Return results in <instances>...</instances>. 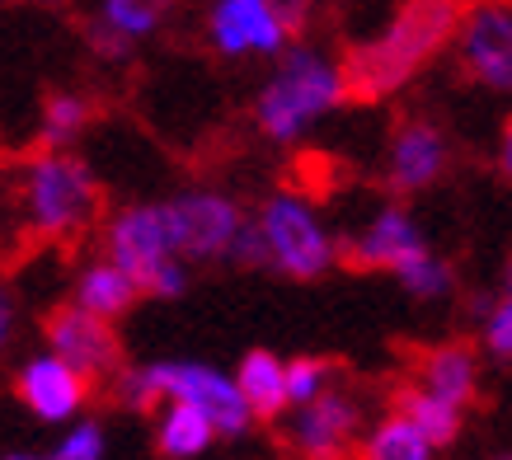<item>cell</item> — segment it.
I'll list each match as a JSON object with an SVG mask.
<instances>
[{
    "mask_svg": "<svg viewBox=\"0 0 512 460\" xmlns=\"http://www.w3.org/2000/svg\"><path fill=\"white\" fill-rule=\"evenodd\" d=\"M395 277H400L404 292L419 296V301H442V296H451V287H456L451 263L437 259L433 249H423V254H414L409 263H400V268H395Z\"/></svg>",
    "mask_w": 512,
    "mask_h": 460,
    "instance_id": "cell-21",
    "label": "cell"
},
{
    "mask_svg": "<svg viewBox=\"0 0 512 460\" xmlns=\"http://www.w3.org/2000/svg\"><path fill=\"white\" fill-rule=\"evenodd\" d=\"M357 423H362V409L353 399L339 395V390H325L320 399L296 409L287 442L296 451H306V456H339L343 446L357 437Z\"/></svg>",
    "mask_w": 512,
    "mask_h": 460,
    "instance_id": "cell-12",
    "label": "cell"
},
{
    "mask_svg": "<svg viewBox=\"0 0 512 460\" xmlns=\"http://www.w3.org/2000/svg\"><path fill=\"white\" fill-rule=\"evenodd\" d=\"M226 259H235V263H273V249H268V235H264V226L259 221H240V230H235V240H231V249H226Z\"/></svg>",
    "mask_w": 512,
    "mask_h": 460,
    "instance_id": "cell-27",
    "label": "cell"
},
{
    "mask_svg": "<svg viewBox=\"0 0 512 460\" xmlns=\"http://www.w3.org/2000/svg\"><path fill=\"white\" fill-rule=\"evenodd\" d=\"M217 432L221 428L212 423V414H207L202 404H193V399H170V409H165L160 432H156L160 456H202Z\"/></svg>",
    "mask_w": 512,
    "mask_h": 460,
    "instance_id": "cell-16",
    "label": "cell"
},
{
    "mask_svg": "<svg viewBox=\"0 0 512 460\" xmlns=\"http://www.w3.org/2000/svg\"><path fill=\"white\" fill-rule=\"evenodd\" d=\"M165 5H170V0H104V19H113V24L123 33H132V38H146V33L160 24Z\"/></svg>",
    "mask_w": 512,
    "mask_h": 460,
    "instance_id": "cell-24",
    "label": "cell"
},
{
    "mask_svg": "<svg viewBox=\"0 0 512 460\" xmlns=\"http://www.w3.org/2000/svg\"><path fill=\"white\" fill-rule=\"evenodd\" d=\"M423 249H428V240L414 226V216L404 212V207H381L376 221L367 226V235H357L353 245H348V259L357 268H390L395 273L400 263H409Z\"/></svg>",
    "mask_w": 512,
    "mask_h": 460,
    "instance_id": "cell-14",
    "label": "cell"
},
{
    "mask_svg": "<svg viewBox=\"0 0 512 460\" xmlns=\"http://www.w3.org/2000/svg\"><path fill=\"white\" fill-rule=\"evenodd\" d=\"M47 5H52V0H47Z\"/></svg>",
    "mask_w": 512,
    "mask_h": 460,
    "instance_id": "cell-33",
    "label": "cell"
},
{
    "mask_svg": "<svg viewBox=\"0 0 512 460\" xmlns=\"http://www.w3.org/2000/svg\"><path fill=\"white\" fill-rule=\"evenodd\" d=\"M151 376H156L160 399H193V404H202L226 437H240L249 428V418H254L240 381H231V376H221L212 367H198V362H160V367H151Z\"/></svg>",
    "mask_w": 512,
    "mask_h": 460,
    "instance_id": "cell-7",
    "label": "cell"
},
{
    "mask_svg": "<svg viewBox=\"0 0 512 460\" xmlns=\"http://www.w3.org/2000/svg\"><path fill=\"white\" fill-rule=\"evenodd\" d=\"M268 5L278 10V19L287 24V33H301V29H306V19H311L315 0H268Z\"/></svg>",
    "mask_w": 512,
    "mask_h": 460,
    "instance_id": "cell-30",
    "label": "cell"
},
{
    "mask_svg": "<svg viewBox=\"0 0 512 460\" xmlns=\"http://www.w3.org/2000/svg\"><path fill=\"white\" fill-rule=\"evenodd\" d=\"M329 381H334V367L320 362V357H296V362H287V395H292V404L320 399L329 390Z\"/></svg>",
    "mask_w": 512,
    "mask_h": 460,
    "instance_id": "cell-25",
    "label": "cell"
},
{
    "mask_svg": "<svg viewBox=\"0 0 512 460\" xmlns=\"http://www.w3.org/2000/svg\"><path fill=\"white\" fill-rule=\"evenodd\" d=\"M484 348H489V357H498V362H512V277L508 287L489 301V310H484Z\"/></svg>",
    "mask_w": 512,
    "mask_h": 460,
    "instance_id": "cell-23",
    "label": "cell"
},
{
    "mask_svg": "<svg viewBox=\"0 0 512 460\" xmlns=\"http://www.w3.org/2000/svg\"><path fill=\"white\" fill-rule=\"evenodd\" d=\"M498 169L512 179V118H508V127H503V146H498Z\"/></svg>",
    "mask_w": 512,
    "mask_h": 460,
    "instance_id": "cell-31",
    "label": "cell"
},
{
    "mask_svg": "<svg viewBox=\"0 0 512 460\" xmlns=\"http://www.w3.org/2000/svg\"><path fill=\"white\" fill-rule=\"evenodd\" d=\"M240 390H245L249 409H254V418H278L287 404H292V395H287V362H278L273 353H249L245 362H240Z\"/></svg>",
    "mask_w": 512,
    "mask_h": 460,
    "instance_id": "cell-18",
    "label": "cell"
},
{
    "mask_svg": "<svg viewBox=\"0 0 512 460\" xmlns=\"http://www.w3.org/2000/svg\"><path fill=\"white\" fill-rule=\"evenodd\" d=\"M259 226L268 235V249H273V263H278L282 273L292 277H320L334 263V240H329L320 221L311 216V207L301 198H268L264 202V216H259Z\"/></svg>",
    "mask_w": 512,
    "mask_h": 460,
    "instance_id": "cell-5",
    "label": "cell"
},
{
    "mask_svg": "<svg viewBox=\"0 0 512 460\" xmlns=\"http://www.w3.org/2000/svg\"><path fill=\"white\" fill-rule=\"evenodd\" d=\"M207 29H212V43L226 57H240V52H278L282 38H287V24L278 19V10L268 0H217Z\"/></svg>",
    "mask_w": 512,
    "mask_h": 460,
    "instance_id": "cell-11",
    "label": "cell"
},
{
    "mask_svg": "<svg viewBox=\"0 0 512 460\" xmlns=\"http://www.w3.org/2000/svg\"><path fill=\"white\" fill-rule=\"evenodd\" d=\"M47 343H52V353L66 357L90 385L118 381V371H123V348H118L109 320L85 310L80 301L47 315Z\"/></svg>",
    "mask_w": 512,
    "mask_h": 460,
    "instance_id": "cell-6",
    "label": "cell"
},
{
    "mask_svg": "<svg viewBox=\"0 0 512 460\" xmlns=\"http://www.w3.org/2000/svg\"><path fill=\"white\" fill-rule=\"evenodd\" d=\"M390 409H400V414L414 418V423L433 437V446H451L456 437H461V414H466V409H456V404H447V399H437L433 390H423L419 381L395 390Z\"/></svg>",
    "mask_w": 512,
    "mask_h": 460,
    "instance_id": "cell-19",
    "label": "cell"
},
{
    "mask_svg": "<svg viewBox=\"0 0 512 460\" xmlns=\"http://www.w3.org/2000/svg\"><path fill=\"white\" fill-rule=\"evenodd\" d=\"M109 254L113 263H123L127 273L137 277L141 292H146V277L165 259H174V235L165 207H127L109 230Z\"/></svg>",
    "mask_w": 512,
    "mask_h": 460,
    "instance_id": "cell-9",
    "label": "cell"
},
{
    "mask_svg": "<svg viewBox=\"0 0 512 460\" xmlns=\"http://www.w3.org/2000/svg\"><path fill=\"white\" fill-rule=\"evenodd\" d=\"M470 0H404L381 38L348 52V99H386L404 90L447 43H456Z\"/></svg>",
    "mask_w": 512,
    "mask_h": 460,
    "instance_id": "cell-1",
    "label": "cell"
},
{
    "mask_svg": "<svg viewBox=\"0 0 512 460\" xmlns=\"http://www.w3.org/2000/svg\"><path fill=\"white\" fill-rule=\"evenodd\" d=\"M447 137H442V127L423 123H404L390 141V160H386V184L395 193H423L428 184L442 179V169H447Z\"/></svg>",
    "mask_w": 512,
    "mask_h": 460,
    "instance_id": "cell-10",
    "label": "cell"
},
{
    "mask_svg": "<svg viewBox=\"0 0 512 460\" xmlns=\"http://www.w3.org/2000/svg\"><path fill=\"white\" fill-rule=\"evenodd\" d=\"M137 292H141V282L127 273L123 263H94L76 282V301L85 310H94V315H104V320L123 315V310L137 301Z\"/></svg>",
    "mask_w": 512,
    "mask_h": 460,
    "instance_id": "cell-17",
    "label": "cell"
},
{
    "mask_svg": "<svg viewBox=\"0 0 512 460\" xmlns=\"http://www.w3.org/2000/svg\"><path fill=\"white\" fill-rule=\"evenodd\" d=\"M433 451H437L433 437L409 414H400V409L381 418V423L367 432V442H362V456H372V460H428Z\"/></svg>",
    "mask_w": 512,
    "mask_h": 460,
    "instance_id": "cell-20",
    "label": "cell"
},
{
    "mask_svg": "<svg viewBox=\"0 0 512 460\" xmlns=\"http://www.w3.org/2000/svg\"><path fill=\"white\" fill-rule=\"evenodd\" d=\"M184 287H188V273L179 268V259H165L156 273L146 277V292L151 296H179Z\"/></svg>",
    "mask_w": 512,
    "mask_h": 460,
    "instance_id": "cell-29",
    "label": "cell"
},
{
    "mask_svg": "<svg viewBox=\"0 0 512 460\" xmlns=\"http://www.w3.org/2000/svg\"><path fill=\"white\" fill-rule=\"evenodd\" d=\"M165 216H170L174 254L184 259H217L231 249L235 230H240L235 202L217 193H184V198L165 202Z\"/></svg>",
    "mask_w": 512,
    "mask_h": 460,
    "instance_id": "cell-8",
    "label": "cell"
},
{
    "mask_svg": "<svg viewBox=\"0 0 512 460\" xmlns=\"http://www.w3.org/2000/svg\"><path fill=\"white\" fill-rule=\"evenodd\" d=\"M461 71L494 94H512V0H470L456 33Z\"/></svg>",
    "mask_w": 512,
    "mask_h": 460,
    "instance_id": "cell-4",
    "label": "cell"
},
{
    "mask_svg": "<svg viewBox=\"0 0 512 460\" xmlns=\"http://www.w3.org/2000/svg\"><path fill=\"white\" fill-rule=\"evenodd\" d=\"M104 456V432L94 423H80L76 432H66V442L57 446V460H99Z\"/></svg>",
    "mask_w": 512,
    "mask_h": 460,
    "instance_id": "cell-28",
    "label": "cell"
},
{
    "mask_svg": "<svg viewBox=\"0 0 512 460\" xmlns=\"http://www.w3.org/2000/svg\"><path fill=\"white\" fill-rule=\"evenodd\" d=\"M85 38H90V47H94V57H104V62H127V52H132V33H123L113 19H90V29H85Z\"/></svg>",
    "mask_w": 512,
    "mask_h": 460,
    "instance_id": "cell-26",
    "label": "cell"
},
{
    "mask_svg": "<svg viewBox=\"0 0 512 460\" xmlns=\"http://www.w3.org/2000/svg\"><path fill=\"white\" fill-rule=\"evenodd\" d=\"M29 212L33 230L66 240L76 230L90 226V216L99 212V188H94L90 169L71 160V155H43L33 160L29 174Z\"/></svg>",
    "mask_w": 512,
    "mask_h": 460,
    "instance_id": "cell-3",
    "label": "cell"
},
{
    "mask_svg": "<svg viewBox=\"0 0 512 460\" xmlns=\"http://www.w3.org/2000/svg\"><path fill=\"white\" fill-rule=\"evenodd\" d=\"M85 118H90L85 99H76V94H52V99H47V108H43L38 141H43L47 151H52V146H66V141H71L80 127H85Z\"/></svg>",
    "mask_w": 512,
    "mask_h": 460,
    "instance_id": "cell-22",
    "label": "cell"
},
{
    "mask_svg": "<svg viewBox=\"0 0 512 460\" xmlns=\"http://www.w3.org/2000/svg\"><path fill=\"white\" fill-rule=\"evenodd\" d=\"M419 385L433 390L437 399H447L456 409H470L475 404V390H480V362L466 343H442V348H428L419 357Z\"/></svg>",
    "mask_w": 512,
    "mask_h": 460,
    "instance_id": "cell-15",
    "label": "cell"
},
{
    "mask_svg": "<svg viewBox=\"0 0 512 460\" xmlns=\"http://www.w3.org/2000/svg\"><path fill=\"white\" fill-rule=\"evenodd\" d=\"M85 395H90V381L80 376L66 357H38V362H29L24 367V376H19V399L29 404L38 418H47V423H62V418H71L85 404Z\"/></svg>",
    "mask_w": 512,
    "mask_h": 460,
    "instance_id": "cell-13",
    "label": "cell"
},
{
    "mask_svg": "<svg viewBox=\"0 0 512 460\" xmlns=\"http://www.w3.org/2000/svg\"><path fill=\"white\" fill-rule=\"evenodd\" d=\"M10 324H15V306H10V296L0 292V348H5V338H10Z\"/></svg>",
    "mask_w": 512,
    "mask_h": 460,
    "instance_id": "cell-32",
    "label": "cell"
},
{
    "mask_svg": "<svg viewBox=\"0 0 512 460\" xmlns=\"http://www.w3.org/2000/svg\"><path fill=\"white\" fill-rule=\"evenodd\" d=\"M348 99V80L343 66L325 62L320 52H292L278 66V76L264 85L259 94V127L273 141H292L301 137L315 118H325L329 108H339Z\"/></svg>",
    "mask_w": 512,
    "mask_h": 460,
    "instance_id": "cell-2",
    "label": "cell"
}]
</instances>
